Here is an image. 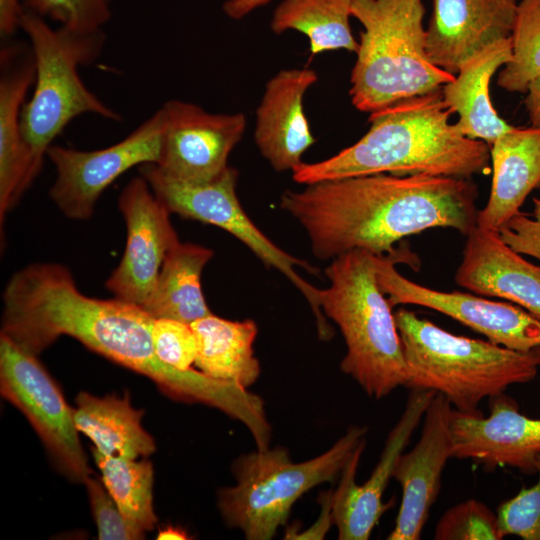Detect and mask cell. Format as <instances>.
Returning a JSON list of instances; mask_svg holds the SVG:
<instances>
[{
    "instance_id": "40",
    "label": "cell",
    "mask_w": 540,
    "mask_h": 540,
    "mask_svg": "<svg viewBox=\"0 0 540 540\" xmlns=\"http://www.w3.org/2000/svg\"><path fill=\"white\" fill-rule=\"evenodd\" d=\"M157 539H188V536L180 527L166 526L159 530Z\"/></svg>"
},
{
    "instance_id": "13",
    "label": "cell",
    "mask_w": 540,
    "mask_h": 540,
    "mask_svg": "<svg viewBox=\"0 0 540 540\" xmlns=\"http://www.w3.org/2000/svg\"><path fill=\"white\" fill-rule=\"evenodd\" d=\"M118 207L125 219L127 241L122 259L105 286L115 298L142 308L153 293L168 251L179 239L170 211L142 176L122 189Z\"/></svg>"
},
{
    "instance_id": "7",
    "label": "cell",
    "mask_w": 540,
    "mask_h": 540,
    "mask_svg": "<svg viewBox=\"0 0 540 540\" xmlns=\"http://www.w3.org/2000/svg\"><path fill=\"white\" fill-rule=\"evenodd\" d=\"M19 28L28 36L35 60L34 90L22 108L21 133L40 172L52 141L74 118L92 113L121 121L122 116L92 93L79 75V67L99 57L106 39L102 30L53 29L43 17L29 11L23 12Z\"/></svg>"
},
{
    "instance_id": "20",
    "label": "cell",
    "mask_w": 540,
    "mask_h": 540,
    "mask_svg": "<svg viewBox=\"0 0 540 540\" xmlns=\"http://www.w3.org/2000/svg\"><path fill=\"white\" fill-rule=\"evenodd\" d=\"M309 68L283 69L266 84L256 110L255 143L276 171L299 166L314 142L304 113L306 91L317 81Z\"/></svg>"
},
{
    "instance_id": "32",
    "label": "cell",
    "mask_w": 540,
    "mask_h": 540,
    "mask_svg": "<svg viewBox=\"0 0 540 540\" xmlns=\"http://www.w3.org/2000/svg\"><path fill=\"white\" fill-rule=\"evenodd\" d=\"M538 480L523 488L497 511L502 535H514L524 540H540V456L536 465Z\"/></svg>"
},
{
    "instance_id": "37",
    "label": "cell",
    "mask_w": 540,
    "mask_h": 540,
    "mask_svg": "<svg viewBox=\"0 0 540 540\" xmlns=\"http://www.w3.org/2000/svg\"><path fill=\"white\" fill-rule=\"evenodd\" d=\"M23 12L19 0H0V32L3 37L15 33Z\"/></svg>"
},
{
    "instance_id": "17",
    "label": "cell",
    "mask_w": 540,
    "mask_h": 540,
    "mask_svg": "<svg viewBox=\"0 0 540 540\" xmlns=\"http://www.w3.org/2000/svg\"><path fill=\"white\" fill-rule=\"evenodd\" d=\"M490 415L467 414L453 409L452 457L472 459L488 468L513 467L536 473L540 456V419L519 411L504 393L489 398Z\"/></svg>"
},
{
    "instance_id": "14",
    "label": "cell",
    "mask_w": 540,
    "mask_h": 540,
    "mask_svg": "<svg viewBox=\"0 0 540 540\" xmlns=\"http://www.w3.org/2000/svg\"><path fill=\"white\" fill-rule=\"evenodd\" d=\"M166 121L157 167L177 180L199 183L218 177L246 128L242 113L215 114L181 100L164 103Z\"/></svg>"
},
{
    "instance_id": "23",
    "label": "cell",
    "mask_w": 540,
    "mask_h": 540,
    "mask_svg": "<svg viewBox=\"0 0 540 540\" xmlns=\"http://www.w3.org/2000/svg\"><path fill=\"white\" fill-rule=\"evenodd\" d=\"M511 58L510 38L500 40L465 62L455 78L442 87L443 99L458 114L455 125L464 136L492 144L513 128L499 116L489 93L492 76Z\"/></svg>"
},
{
    "instance_id": "16",
    "label": "cell",
    "mask_w": 540,
    "mask_h": 540,
    "mask_svg": "<svg viewBox=\"0 0 540 540\" xmlns=\"http://www.w3.org/2000/svg\"><path fill=\"white\" fill-rule=\"evenodd\" d=\"M447 398L436 393L424 416L420 438L395 464L393 478L402 489L400 509L388 540H418L441 488L444 467L452 457L451 417Z\"/></svg>"
},
{
    "instance_id": "29",
    "label": "cell",
    "mask_w": 540,
    "mask_h": 540,
    "mask_svg": "<svg viewBox=\"0 0 540 540\" xmlns=\"http://www.w3.org/2000/svg\"><path fill=\"white\" fill-rule=\"evenodd\" d=\"M510 40L512 58L499 73L497 84L508 92L526 93L540 76V0L518 2Z\"/></svg>"
},
{
    "instance_id": "33",
    "label": "cell",
    "mask_w": 540,
    "mask_h": 540,
    "mask_svg": "<svg viewBox=\"0 0 540 540\" xmlns=\"http://www.w3.org/2000/svg\"><path fill=\"white\" fill-rule=\"evenodd\" d=\"M152 341L156 355L164 363L189 370L197 356V340L191 324L174 319H155Z\"/></svg>"
},
{
    "instance_id": "15",
    "label": "cell",
    "mask_w": 540,
    "mask_h": 540,
    "mask_svg": "<svg viewBox=\"0 0 540 540\" xmlns=\"http://www.w3.org/2000/svg\"><path fill=\"white\" fill-rule=\"evenodd\" d=\"M436 392L411 389L405 408L386 439L380 459L370 477L362 485L355 481L366 441L362 442L341 472L340 482L332 491V514L340 540H367L382 515L393 506L384 503V491L393 477L398 457L423 419Z\"/></svg>"
},
{
    "instance_id": "38",
    "label": "cell",
    "mask_w": 540,
    "mask_h": 540,
    "mask_svg": "<svg viewBox=\"0 0 540 540\" xmlns=\"http://www.w3.org/2000/svg\"><path fill=\"white\" fill-rule=\"evenodd\" d=\"M526 93L524 103L531 126L540 128V76L530 83Z\"/></svg>"
},
{
    "instance_id": "24",
    "label": "cell",
    "mask_w": 540,
    "mask_h": 540,
    "mask_svg": "<svg viewBox=\"0 0 540 540\" xmlns=\"http://www.w3.org/2000/svg\"><path fill=\"white\" fill-rule=\"evenodd\" d=\"M143 410L130 404L128 394L97 397L80 392L76 397L75 425L100 453L117 458L147 457L156 450L153 437L142 427Z\"/></svg>"
},
{
    "instance_id": "34",
    "label": "cell",
    "mask_w": 540,
    "mask_h": 540,
    "mask_svg": "<svg viewBox=\"0 0 540 540\" xmlns=\"http://www.w3.org/2000/svg\"><path fill=\"white\" fill-rule=\"evenodd\" d=\"M98 539L100 540H139L145 532L131 525L122 514L118 505L107 491L103 482L95 477H88L84 482Z\"/></svg>"
},
{
    "instance_id": "30",
    "label": "cell",
    "mask_w": 540,
    "mask_h": 540,
    "mask_svg": "<svg viewBox=\"0 0 540 540\" xmlns=\"http://www.w3.org/2000/svg\"><path fill=\"white\" fill-rule=\"evenodd\" d=\"M497 513L487 505L469 499L449 508L436 524V540H501Z\"/></svg>"
},
{
    "instance_id": "4",
    "label": "cell",
    "mask_w": 540,
    "mask_h": 540,
    "mask_svg": "<svg viewBox=\"0 0 540 540\" xmlns=\"http://www.w3.org/2000/svg\"><path fill=\"white\" fill-rule=\"evenodd\" d=\"M394 317L407 366L405 387L441 393L458 412L480 413L482 400L537 374L531 351L452 334L404 308Z\"/></svg>"
},
{
    "instance_id": "27",
    "label": "cell",
    "mask_w": 540,
    "mask_h": 540,
    "mask_svg": "<svg viewBox=\"0 0 540 540\" xmlns=\"http://www.w3.org/2000/svg\"><path fill=\"white\" fill-rule=\"evenodd\" d=\"M351 0H283L275 9L270 26L274 33H303L313 55L345 49L357 52L349 19Z\"/></svg>"
},
{
    "instance_id": "11",
    "label": "cell",
    "mask_w": 540,
    "mask_h": 540,
    "mask_svg": "<svg viewBox=\"0 0 540 540\" xmlns=\"http://www.w3.org/2000/svg\"><path fill=\"white\" fill-rule=\"evenodd\" d=\"M397 263L414 267L419 261L403 248L376 255V280L392 307L407 304L430 308L512 350L529 352L540 345V320L529 312L473 294L427 288L400 274L395 268Z\"/></svg>"
},
{
    "instance_id": "6",
    "label": "cell",
    "mask_w": 540,
    "mask_h": 540,
    "mask_svg": "<svg viewBox=\"0 0 540 540\" xmlns=\"http://www.w3.org/2000/svg\"><path fill=\"white\" fill-rule=\"evenodd\" d=\"M350 13L364 28L350 79L356 109L372 113L455 78L427 55L423 0H351Z\"/></svg>"
},
{
    "instance_id": "18",
    "label": "cell",
    "mask_w": 540,
    "mask_h": 540,
    "mask_svg": "<svg viewBox=\"0 0 540 540\" xmlns=\"http://www.w3.org/2000/svg\"><path fill=\"white\" fill-rule=\"evenodd\" d=\"M517 0H433L426 52L437 67L456 75L490 45L510 38Z\"/></svg>"
},
{
    "instance_id": "39",
    "label": "cell",
    "mask_w": 540,
    "mask_h": 540,
    "mask_svg": "<svg viewBox=\"0 0 540 540\" xmlns=\"http://www.w3.org/2000/svg\"><path fill=\"white\" fill-rule=\"evenodd\" d=\"M272 0H228L223 5L224 12L233 19H241L250 12L265 6Z\"/></svg>"
},
{
    "instance_id": "3",
    "label": "cell",
    "mask_w": 540,
    "mask_h": 540,
    "mask_svg": "<svg viewBox=\"0 0 540 540\" xmlns=\"http://www.w3.org/2000/svg\"><path fill=\"white\" fill-rule=\"evenodd\" d=\"M453 111L442 89L372 112L371 126L355 144L292 170L299 184L390 173L469 178L488 170L486 142L471 139L449 122Z\"/></svg>"
},
{
    "instance_id": "1",
    "label": "cell",
    "mask_w": 540,
    "mask_h": 540,
    "mask_svg": "<svg viewBox=\"0 0 540 540\" xmlns=\"http://www.w3.org/2000/svg\"><path fill=\"white\" fill-rule=\"evenodd\" d=\"M154 320L136 304L86 296L65 266L42 262L15 272L6 284L1 334L36 356L58 337H73L150 378L174 400L202 403L236 420H247L256 398L246 388L192 368L176 369L158 358L152 341Z\"/></svg>"
},
{
    "instance_id": "12",
    "label": "cell",
    "mask_w": 540,
    "mask_h": 540,
    "mask_svg": "<svg viewBox=\"0 0 540 540\" xmlns=\"http://www.w3.org/2000/svg\"><path fill=\"white\" fill-rule=\"evenodd\" d=\"M165 121L162 106L127 137L109 147L80 151L51 145L46 155L57 173L49 190L52 201L70 219L90 218L98 198L116 178L134 166L158 163Z\"/></svg>"
},
{
    "instance_id": "5",
    "label": "cell",
    "mask_w": 540,
    "mask_h": 540,
    "mask_svg": "<svg viewBox=\"0 0 540 540\" xmlns=\"http://www.w3.org/2000/svg\"><path fill=\"white\" fill-rule=\"evenodd\" d=\"M325 275L329 285L320 289V306L346 344L341 370L375 399L406 386L407 366L393 307L376 280V254L348 251L331 260Z\"/></svg>"
},
{
    "instance_id": "19",
    "label": "cell",
    "mask_w": 540,
    "mask_h": 540,
    "mask_svg": "<svg viewBox=\"0 0 540 540\" xmlns=\"http://www.w3.org/2000/svg\"><path fill=\"white\" fill-rule=\"evenodd\" d=\"M35 80L31 45L11 43L0 52V220L19 201L39 171L21 133V112Z\"/></svg>"
},
{
    "instance_id": "21",
    "label": "cell",
    "mask_w": 540,
    "mask_h": 540,
    "mask_svg": "<svg viewBox=\"0 0 540 540\" xmlns=\"http://www.w3.org/2000/svg\"><path fill=\"white\" fill-rule=\"evenodd\" d=\"M466 236L455 282L477 295L514 302L540 320V265L511 249L498 231L475 226Z\"/></svg>"
},
{
    "instance_id": "10",
    "label": "cell",
    "mask_w": 540,
    "mask_h": 540,
    "mask_svg": "<svg viewBox=\"0 0 540 540\" xmlns=\"http://www.w3.org/2000/svg\"><path fill=\"white\" fill-rule=\"evenodd\" d=\"M0 391L30 422L60 473L82 482L91 476L75 425L74 411L39 362L0 335Z\"/></svg>"
},
{
    "instance_id": "26",
    "label": "cell",
    "mask_w": 540,
    "mask_h": 540,
    "mask_svg": "<svg viewBox=\"0 0 540 540\" xmlns=\"http://www.w3.org/2000/svg\"><path fill=\"white\" fill-rule=\"evenodd\" d=\"M213 251L192 243H176L161 266L153 293L142 307L154 319L187 324L211 313L201 290V273Z\"/></svg>"
},
{
    "instance_id": "9",
    "label": "cell",
    "mask_w": 540,
    "mask_h": 540,
    "mask_svg": "<svg viewBox=\"0 0 540 540\" xmlns=\"http://www.w3.org/2000/svg\"><path fill=\"white\" fill-rule=\"evenodd\" d=\"M155 196L170 213L212 224L244 243L267 267L280 271L305 297L315 316L318 336L330 340L334 331L320 306V289L307 282L296 267L317 275L318 269L274 244L248 217L236 194L238 172L228 166L218 177L185 182L163 173L155 163L139 166Z\"/></svg>"
},
{
    "instance_id": "31",
    "label": "cell",
    "mask_w": 540,
    "mask_h": 540,
    "mask_svg": "<svg viewBox=\"0 0 540 540\" xmlns=\"http://www.w3.org/2000/svg\"><path fill=\"white\" fill-rule=\"evenodd\" d=\"M111 0H24L29 12L80 33L101 30L111 16Z\"/></svg>"
},
{
    "instance_id": "36",
    "label": "cell",
    "mask_w": 540,
    "mask_h": 540,
    "mask_svg": "<svg viewBox=\"0 0 540 540\" xmlns=\"http://www.w3.org/2000/svg\"><path fill=\"white\" fill-rule=\"evenodd\" d=\"M321 512L316 522L308 529L298 531L296 528L289 529L286 539H323L334 524L332 514V491L323 492L320 495Z\"/></svg>"
},
{
    "instance_id": "35",
    "label": "cell",
    "mask_w": 540,
    "mask_h": 540,
    "mask_svg": "<svg viewBox=\"0 0 540 540\" xmlns=\"http://www.w3.org/2000/svg\"><path fill=\"white\" fill-rule=\"evenodd\" d=\"M533 203L531 214L518 211L498 229V233L511 249L540 262V199H533Z\"/></svg>"
},
{
    "instance_id": "41",
    "label": "cell",
    "mask_w": 540,
    "mask_h": 540,
    "mask_svg": "<svg viewBox=\"0 0 540 540\" xmlns=\"http://www.w3.org/2000/svg\"><path fill=\"white\" fill-rule=\"evenodd\" d=\"M537 365L540 367V345L531 350Z\"/></svg>"
},
{
    "instance_id": "2",
    "label": "cell",
    "mask_w": 540,
    "mask_h": 540,
    "mask_svg": "<svg viewBox=\"0 0 540 540\" xmlns=\"http://www.w3.org/2000/svg\"><path fill=\"white\" fill-rule=\"evenodd\" d=\"M477 195L468 178L381 173L286 190L280 207L303 227L314 256L332 260L354 249L390 254L396 242L431 228L467 235Z\"/></svg>"
},
{
    "instance_id": "25",
    "label": "cell",
    "mask_w": 540,
    "mask_h": 540,
    "mask_svg": "<svg viewBox=\"0 0 540 540\" xmlns=\"http://www.w3.org/2000/svg\"><path fill=\"white\" fill-rule=\"evenodd\" d=\"M191 327L197 340L195 365L199 371L243 388L256 382L261 367L254 355L258 328L252 319L232 321L210 314Z\"/></svg>"
},
{
    "instance_id": "28",
    "label": "cell",
    "mask_w": 540,
    "mask_h": 540,
    "mask_svg": "<svg viewBox=\"0 0 540 540\" xmlns=\"http://www.w3.org/2000/svg\"><path fill=\"white\" fill-rule=\"evenodd\" d=\"M93 458L102 482L127 521L142 531H151L157 522L153 509V466L148 460L109 457L94 447Z\"/></svg>"
},
{
    "instance_id": "8",
    "label": "cell",
    "mask_w": 540,
    "mask_h": 540,
    "mask_svg": "<svg viewBox=\"0 0 540 540\" xmlns=\"http://www.w3.org/2000/svg\"><path fill=\"white\" fill-rule=\"evenodd\" d=\"M366 434V427L351 426L326 452L303 462L291 461L283 447L238 457L232 465L236 484L218 491L224 522L248 540L272 539L299 498L341 474Z\"/></svg>"
},
{
    "instance_id": "22",
    "label": "cell",
    "mask_w": 540,
    "mask_h": 540,
    "mask_svg": "<svg viewBox=\"0 0 540 540\" xmlns=\"http://www.w3.org/2000/svg\"><path fill=\"white\" fill-rule=\"evenodd\" d=\"M491 145V192L476 226L498 231L540 185V128L513 127Z\"/></svg>"
}]
</instances>
